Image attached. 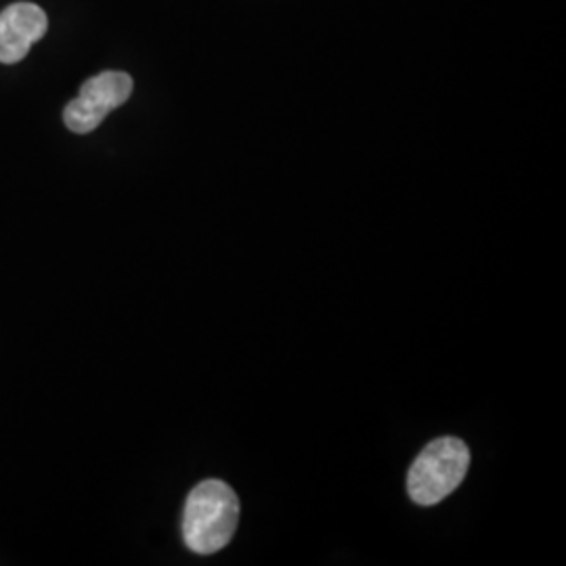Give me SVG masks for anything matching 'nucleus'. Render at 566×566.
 <instances>
[{"label": "nucleus", "instance_id": "nucleus-4", "mask_svg": "<svg viewBox=\"0 0 566 566\" xmlns=\"http://www.w3.org/2000/svg\"><path fill=\"white\" fill-rule=\"evenodd\" d=\"M49 30L46 13L34 2H15L0 13V63H20Z\"/></svg>", "mask_w": 566, "mask_h": 566}, {"label": "nucleus", "instance_id": "nucleus-3", "mask_svg": "<svg viewBox=\"0 0 566 566\" xmlns=\"http://www.w3.org/2000/svg\"><path fill=\"white\" fill-rule=\"evenodd\" d=\"M133 95V78L124 72H102L84 82L76 99L65 105L63 122L76 133H93L109 112L118 109Z\"/></svg>", "mask_w": 566, "mask_h": 566}, {"label": "nucleus", "instance_id": "nucleus-2", "mask_svg": "<svg viewBox=\"0 0 566 566\" xmlns=\"http://www.w3.org/2000/svg\"><path fill=\"white\" fill-rule=\"evenodd\" d=\"M470 465L464 441L443 437L432 441L411 465L407 491L418 506H434L462 485Z\"/></svg>", "mask_w": 566, "mask_h": 566}, {"label": "nucleus", "instance_id": "nucleus-1", "mask_svg": "<svg viewBox=\"0 0 566 566\" xmlns=\"http://www.w3.org/2000/svg\"><path fill=\"white\" fill-rule=\"evenodd\" d=\"M240 523V500L231 486L210 479L196 486L185 504L182 539L196 554L210 556L223 549Z\"/></svg>", "mask_w": 566, "mask_h": 566}]
</instances>
